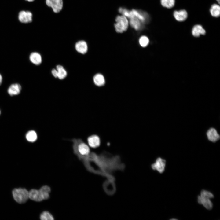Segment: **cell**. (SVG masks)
Listing matches in <instances>:
<instances>
[{"label": "cell", "mask_w": 220, "mask_h": 220, "mask_svg": "<svg viewBox=\"0 0 220 220\" xmlns=\"http://www.w3.org/2000/svg\"><path fill=\"white\" fill-rule=\"evenodd\" d=\"M72 141L74 152L80 158L86 156L90 153L89 146L81 139H73Z\"/></svg>", "instance_id": "cell-1"}, {"label": "cell", "mask_w": 220, "mask_h": 220, "mask_svg": "<svg viewBox=\"0 0 220 220\" xmlns=\"http://www.w3.org/2000/svg\"><path fill=\"white\" fill-rule=\"evenodd\" d=\"M214 197L213 194L210 192L203 189L201 191L200 195L198 196V203L202 205L206 209L210 210L213 206L210 199Z\"/></svg>", "instance_id": "cell-2"}, {"label": "cell", "mask_w": 220, "mask_h": 220, "mask_svg": "<svg viewBox=\"0 0 220 220\" xmlns=\"http://www.w3.org/2000/svg\"><path fill=\"white\" fill-rule=\"evenodd\" d=\"M12 194L14 200L20 204L25 203L29 198V192L24 188L15 189Z\"/></svg>", "instance_id": "cell-3"}, {"label": "cell", "mask_w": 220, "mask_h": 220, "mask_svg": "<svg viewBox=\"0 0 220 220\" xmlns=\"http://www.w3.org/2000/svg\"><path fill=\"white\" fill-rule=\"evenodd\" d=\"M115 21L116 23L114 24V27L117 32L122 33L127 30L129 25L127 18L123 15L118 16Z\"/></svg>", "instance_id": "cell-4"}, {"label": "cell", "mask_w": 220, "mask_h": 220, "mask_svg": "<svg viewBox=\"0 0 220 220\" xmlns=\"http://www.w3.org/2000/svg\"><path fill=\"white\" fill-rule=\"evenodd\" d=\"M46 3L48 6L51 7L55 13L59 12L63 7L62 0H46Z\"/></svg>", "instance_id": "cell-5"}, {"label": "cell", "mask_w": 220, "mask_h": 220, "mask_svg": "<svg viewBox=\"0 0 220 220\" xmlns=\"http://www.w3.org/2000/svg\"><path fill=\"white\" fill-rule=\"evenodd\" d=\"M131 11L134 16L139 20L143 24L148 22L149 16L147 13L135 9Z\"/></svg>", "instance_id": "cell-6"}, {"label": "cell", "mask_w": 220, "mask_h": 220, "mask_svg": "<svg viewBox=\"0 0 220 220\" xmlns=\"http://www.w3.org/2000/svg\"><path fill=\"white\" fill-rule=\"evenodd\" d=\"M166 163L165 160L159 157L157 159L155 162L152 165V167L153 170L162 173L164 170Z\"/></svg>", "instance_id": "cell-7"}, {"label": "cell", "mask_w": 220, "mask_h": 220, "mask_svg": "<svg viewBox=\"0 0 220 220\" xmlns=\"http://www.w3.org/2000/svg\"><path fill=\"white\" fill-rule=\"evenodd\" d=\"M32 13L29 11H22L19 13L18 19L22 23H29L32 21Z\"/></svg>", "instance_id": "cell-8"}, {"label": "cell", "mask_w": 220, "mask_h": 220, "mask_svg": "<svg viewBox=\"0 0 220 220\" xmlns=\"http://www.w3.org/2000/svg\"><path fill=\"white\" fill-rule=\"evenodd\" d=\"M206 134L208 139L212 142H216L219 139L220 137L216 130L213 128L209 129Z\"/></svg>", "instance_id": "cell-9"}, {"label": "cell", "mask_w": 220, "mask_h": 220, "mask_svg": "<svg viewBox=\"0 0 220 220\" xmlns=\"http://www.w3.org/2000/svg\"><path fill=\"white\" fill-rule=\"evenodd\" d=\"M29 198L37 202L41 201L43 200L39 190L36 189H32L29 192Z\"/></svg>", "instance_id": "cell-10"}, {"label": "cell", "mask_w": 220, "mask_h": 220, "mask_svg": "<svg viewBox=\"0 0 220 220\" xmlns=\"http://www.w3.org/2000/svg\"><path fill=\"white\" fill-rule=\"evenodd\" d=\"M75 48L79 53L84 54L87 51L88 46L85 41L81 40L76 42L75 45Z\"/></svg>", "instance_id": "cell-11"}, {"label": "cell", "mask_w": 220, "mask_h": 220, "mask_svg": "<svg viewBox=\"0 0 220 220\" xmlns=\"http://www.w3.org/2000/svg\"><path fill=\"white\" fill-rule=\"evenodd\" d=\"M87 141L89 145L93 148L97 147L100 144V139L98 136L96 135L89 137L88 138Z\"/></svg>", "instance_id": "cell-12"}, {"label": "cell", "mask_w": 220, "mask_h": 220, "mask_svg": "<svg viewBox=\"0 0 220 220\" xmlns=\"http://www.w3.org/2000/svg\"><path fill=\"white\" fill-rule=\"evenodd\" d=\"M173 15L177 20L178 21H183L185 20L187 18L188 14L185 10L183 9L174 11Z\"/></svg>", "instance_id": "cell-13"}, {"label": "cell", "mask_w": 220, "mask_h": 220, "mask_svg": "<svg viewBox=\"0 0 220 220\" xmlns=\"http://www.w3.org/2000/svg\"><path fill=\"white\" fill-rule=\"evenodd\" d=\"M21 88V86L20 84L17 83L13 84L8 88V93L11 96L17 95L20 93Z\"/></svg>", "instance_id": "cell-14"}, {"label": "cell", "mask_w": 220, "mask_h": 220, "mask_svg": "<svg viewBox=\"0 0 220 220\" xmlns=\"http://www.w3.org/2000/svg\"><path fill=\"white\" fill-rule=\"evenodd\" d=\"M30 61L35 65H39L41 64L42 58L41 55L36 52L32 53L29 56Z\"/></svg>", "instance_id": "cell-15"}, {"label": "cell", "mask_w": 220, "mask_h": 220, "mask_svg": "<svg viewBox=\"0 0 220 220\" xmlns=\"http://www.w3.org/2000/svg\"><path fill=\"white\" fill-rule=\"evenodd\" d=\"M129 24L131 27L137 30H139L143 27V24L135 16L130 19Z\"/></svg>", "instance_id": "cell-16"}, {"label": "cell", "mask_w": 220, "mask_h": 220, "mask_svg": "<svg viewBox=\"0 0 220 220\" xmlns=\"http://www.w3.org/2000/svg\"><path fill=\"white\" fill-rule=\"evenodd\" d=\"M205 30L202 26L200 25H195L192 30V34L194 37H198L201 35H205Z\"/></svg>", "instance_id": "cell-17"}, {"label": "cell", "mask_w": 220, "mask_h": 220, "mask_svg": "<svg viewBox=\"0 0 220 220\" xmlns=\"http://www.w3.org/2000/svg\"><path fill=\"white\" fill-rule=\"evenodd\" d=\"M93 80L94 84L99 86H103L105 83L104 77L100 74H97L95 75L94 77Z\"/></svg>", "instance_id": "cell-18"}, {"label": "cell", "mask_w": 220, "mask_h": 220, "mask_svg": "<svg viewBox=\"0 0 220 220\" xmlns=\"http://www.w3.org/2000/svg\"><path fill=\"white\" fill-rule=\"evenodd\" d=\"M56 69L57 72V78L61 80L66 77L67 72L63 66L60 65H57L56 66Z\"/></svg>", "instance_id": "cell-19"}, {"label": "cell", "mask_w": 220, "mask_h": 220, "mask_svg": "<svg viewBox=\"0 0 220 220\" xmlns=\"http://www.w3.org/2000/svg\"><path fill=\"white\" fill-rule=\"evenodd\" d=\"M43 200L47 199L49 198L51 191L50 188L47 185L42 186L39 189Z\"/></svg>", "instance_id": "cell-20"}, {"label": "cell", "mask_w": 220, "mask_h": 220, "mask_svg": "<svg viewBox=\"0 0 220 220\" xmlns=\"http://www.w3.org/2000/svg\"><path fill=\"white\" fill-rule=\"evenodd\" d=\"M210 12L213 16L216 17H219L220 14L219 6L217 4L212 5L210 9Z\"/></svg>", "instance_id": "cell-21"}, {"label": "cell", "mask_w": 220, "mask_h": 220, "mask_svg": "<svg viewBox=\"0 0 220 220\" xmlns=\"http://www.w3.org/2000/svg\"><path fill=\"white\" fill-rule=\"evenodd\" d=\"M26 138L28 141L31 142H34L37 138V133L34 130H30L26 134Z\"/></svg>", "instance_id": "cell-22"}, {"label": "cell", "mask_w": 220, "mask_h": 220, "mask_svg": "<svg viewBox=\"0 0 220 220\" xmlns=\"http://www.w3.org/2000/svg\"><path fill=\"white\" fill-rule=\"evenodd\" d=\"M119 12L122 15L129 19L134 16L131 10L130 11L125 8H119Z\"/></svg>", "instance_id": "cell-23"}, {"label": "cell", "mask_w": 220, "mask_h": 220, "mask_svg": "<svg viewBox=\"0 0 220 220\" xmlns=\"http://www.w3.org/2000/svg\"><path fill=\"white\" fill-rule=\"evenodd\" d=\"M161 5L164 7L171 8L174 5L175 0H160Z\"/></svg>", "instance_id": "cell-24"}, {"label": "cell", "mask_w": 220, "mask_h": 220, "mask_svg": "<svg viewBox=\"0 0 220 220\" xmlns=\"http://www.w3.org/2000/svg\"><path fill=\"white\" fill-rule=\"evenodd\" d=\"M40 218L42 220H52L54 219L53 216L49 212L45 211L40 214Z\"/></svg>", "instance_id": "cell-25"}, {"label": "cell", "mask_w": 220, "mask_h": 220, "mask_svg": "<svg viewBox=\"0 0 220 220\" xmlns=\"http://www.w3.org/2000/svg\"><path fill=\"white\" fill-rule=\"evenodd\" d=\"M139 43L141 46L143 47H146L149 44V39L146 36H142L139 39Z\"/></svg>", "instance_id": "cell-26"}, {"label": "cell", "mask_w": 220, "mask_h": 220, "mask_svg": "<svg viewBox=\"0 0 220 220\" xmlns=\"http://www.w3.org/2000/svg\"><path fill=\"white\" fill-rule=\"evenodd\" d=\"M51 72L53 75L56 78H57V72L56 69H53L52 70Z\"/></svg>", "instance_id": "cell-27"}, {"label": "cell", "mask_w": 220, "mask_h": 220, "mask_svg": "<svg viewBox=\"0 0 220 220\" xmlns=\"http://www.w3.org/2000/svg\"><path fill=\"white\" fill-rule=\"evenodd\" d=\"M2 75L0 74V85L1 84L2 81Z\"/></svg>", "instance_id": "cell-28"}, {"label": "cell", "mask_w": 220, "mask_h": 220, "mask_svg": "<svg viewBox=\"0 0 220 220\" xmlns=\"http://www.w3.org/2000/svg\"><path fill=\"white\" fill-rule=\"evenodd\" d=\"M25 0L27 1L28 2H32V1H33L34 0Z\"/></svg>", "instance_id": "cell-29"}, {"label": "cell", "mask_w": 220, "mask_h": 220, "mask_svg": "<svg viewBox=\"0 0 220 220\" xmlns=\"http://www.w3.org/2000/svg\"><path fill=\"white\" fill-rule=\"evenodd\" d=\"M216 0L218 2V3L219 4H220V0Z\"/></svg>", "instance_id": "cell-30"}, {"label": "cell", "mask_w": 220, "mask_h": 220, "mask_svg": "<svg viewBox=\"0 0 220 220\" xmlns=\"http://www.w3.org/2000/svg\"><path fill=\"white\" fill-rule=\"evenodd\" d=\"M0 114H1V111H0Z\"/></svg>", "instance_id": "cell-31"}]
</instances>
